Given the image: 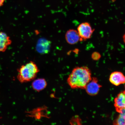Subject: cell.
Here are the masks:
<instances>
[{
  "instance_id": "obj_12",
  "label": "cell",
  "mask_w": 125,
  "mask_h": 125,
  "mask_svg": "<svg viewBox=\"0 0 125 125\" xmlns=\"http://www.w3.org/2000/svg\"><path fill=\"white\" fill-rule=\"evenodd\" d=\"M6 0H0V7H1V6H2L4 1Z\"/></svg>"
},
{
  "instance_id": "obj_9",
  "label": "cell",
  "mask_w": 125,
  "mask_h": 125,
  "mask_svg": "<svg viewBox=\"0 0 125 125\" xmlns=\"http://www.w3.org/2000/svg\"><path fill=\"white\" fill-rule=\"evenodd\" d=\"M47 85L46 81L44 79H38L35 80L32 83V87L33 89L40 92L45 89Z\"/></svg>"
},
{
  "instance_id": "obj_6",
  "label": "cell",
  "mask_w": 125,
  "mask_h": 125,
  "mask_svg": "<svg viewBox=\"0 0 125 125\" xmlns=\"http://www.w3.org/2000/svg\"><path fill=\"white\" fill-rule=\"evenodd\" d=\"M65 39L67 43L69 44H75L81 39L77 31L74 29H70L67 31L65 35Z\"/></svg>"
},
{
  "instance_id": "obj_3",
  "label": "cell",
  "mask_w": 125,
  "mask_h": 125,
  "mask_svg": "<svg viewBox=\"0 0 125 125\" xmlns=\"http://www.w3.org/2000/svg\"><path fill=\"white\" fill-rule=\"evenodd\" d=\"M94 29H93L89 23H81L77 28V32L80 37L81 41L89 39L93 35Z\"/></svg>"
},
{
  "instance_id": "obj_14",
  "label": "cell",
  "mask_w": 125,
  "mask_h": 125,
  "mask_svg": "<svg viewBox=\"0 0 125 125\" xmlns=\"http://www.w3.org/2000/svg\"><path fill=\"white\" fill-rule=\"evenodd\" d=\"M111 0L113 1V2H115V1H116V0Z\"/></svg>"
},
{
  "instance_id": "obj_8",
  "label": "cell",
  "mask_w": 125,
  "mask_h": 125,
  "mask_svg": "<svg viewBox=\"0 0 125 125\" xmlns=\"http://www.w3.org/2000/svg\"><path fill=\"white\" fill-rule=\"evenodd\" d=\"M11 43V40L7 34L0 32V52L6 51Z\"/></svg>"
},
{
  "instance_id": "obj_4",
  "label": "cell",
  "mask_w": 125,
  "mask_h": 125,
  "mask_svg": "<svg viewBox=\"0 0 125 125\" xmlns=\"http://www.w3.org/2000/svg\"><path fill=\"white\" fill-rule=\"evenodd\" d=\"M102 86L98 83L97 78L93 77L86 86L85 90L88 94L95 96L99 93Z\"/></svg>"
},
{
  "instance_id": "obj_2",
  "label": "cell",
  "mask_w": 125,
  "mask_h": 125,
  "mask_svg": "<svg viewBox=\"0 0 125 125\" xmlns=\"http://www.w3.org/2000/svg\"><path fill=\"white\" fill-rule=\"evenodd\" d=\"M39 71L40 70L35 62L30 61L19 69L17 79L21 83L30 82L35 79Z\"/></svg>"
},
{
  "instance_id": "obj_5",
  "label": "cell",
  "mask_w": 125,
  "mask_h": 125,
  "mask_svg": "<svg viewBox=\"0 0 125 125\" xmlns=\"http://www.w3.org/2000/svg\"><path fill=\"white\" fill-rule=\"evenodd\" d=\"M109 81L113 85L118 86L125 83V76L121 72H114L110 75Z\"/></svg>"
},
{
  "instance_id": "obj_13",
  "label": "cell",
  "mask_w": 125,
  "mask_h": 125,
  "mask_svg": "<svg viewBox=\"0 0 125 125\" xmlns=\"http://www.w3.org/2000/svg\"><path fill=\"white\" fill-rule=\"evenodd\" d=\"M123 41H124V42L125 44V34H124V35H123Z\"/></svg>"
},
{
  "instance_id": "obj_15",
  "label": "cell",
  "mask_w": 125,
  "mask_h": 125,
  "mask_svg": "<svg viewBox=\"0 0 125 125\" xmlns=\"http://www.w3.org/2000/svg\"></svg>"
},
{
  "instance_id": "obj_1",
  "label": "cell",
  "mask_w": 125,
  "mask_h": 125,
  "mask_svg": "<svg viewBox=\"0 0 125 125\" xmlns=\"http://www.w3.org/2000/svg\"><path fill=\"white\" fill-rule=\"evenodd\" d=\"M92 78L91 71L88 67H77L73 70L67 82L72 89H85Z\"/></svg>"
},
{
  "instance_id": "obj_11",
  "label": "cell",
  "mask_w": 125,
  "mask_h": 125,
  "mask_svg": "<svg viewBox=\"0 0 125 125\" xmlns=\"http://www.w3.org/2000/svg\"><path fill=\"white\" fill-rule=\"evenodd\" d=\"M101 57V55L99 53L94 52L92 54V57L93 60H96L99 59Z\"/></svg>"
},
{
  "instance_id": "obj_7",
  "label": "cell",
  "mask_w": 125,
  "mask_h": 125,
  "mask_svg": "<svg viewBox=\"0 0 125 125\" xmlns=\"http://www.w3.org/2000/svg\"><path fill=\"white\" fill-rule=\"evenodd\" d=\"M114 106L116 111L119 113L125 109V91L122 92L117 95L114 101Z\"/></svg>"
},
{
  "instance_id": "obj_10",
  "label": "cell",
  "mask_w": 125,
  "mask_h": 125,
  "mask_svg": "<svg viewBox=\"0 0 125 125\" xmlns=\"http://www.w3.org/2000/svg\"><path fill=\"white\" fill-rule=\"evenodd\" d=\"M119 115L113 122V125H125V109L120 112Z\"/></svg>"
}]
</instances>
